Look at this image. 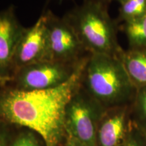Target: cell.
<instances>
[{"label":"cell","mask_w":146,"mask_h":146,"mask_svg":"<svg viewBox=\"0 0 146 146\" xmlns=\"http://www.w3.org/2000/svg\"><path fill=\"white\" fill-rule=\"evenodd\" d=\"M85 56L72 77L57 87L21 91L10 87L0 91V119L28 128L39 135L46 146H59L65 129V112L72 96L81 86Z\"/></svg>","instance_id":"cell-1"},{"label":"cell","mask_w":146,"mask_h":146,"mask_svg":"<svg viewBox=\"0 0 146 146\" xmlns=\"http://www.w3.org/2000/svg\"><path fill=\"white\" fill-rule=\"evenodd\" d=\"M81 87L106 109L132 105L138 90L120 58L104 54H89Z\"/></svg>","instance_id":"cell-2"},{"label":"cell","mask_w":146,"mask_h":146,"mask_svg":"<svg viewBox=\"0 0 146 146\" xmlns=\"http://www.w3.org/2000/svg\"><path fill=\"white\" fill-rule=\"evenodd\" d=\"M107 5L100 0H85L64 17L75 31L88 54L118 57L123 49L118 43L116 24L109 15Z\"/></svg>","instance_id":"cell-3"},{"label":"cell","mask_w":146,"mask_h":146,"mask_svg":"<svg viewBox=\"0 0 146 146\" xmlns=\"http://www.w3.org/2000/svg\"><path fill=\"white\" fill-rule=\"evenodd\" d=\"M106 110L81 86L65 112L66 133L86 146H97V132Z\"/></svg>","instance_id":"cell-4"},{"label":"cell","mask_w":146,"mask_h":146,"mask_svg":"<svg viewBox=\"0 0 146 146\" xmlns=\"http://www.w3.org/2000/svg\"><path fill=\"white\" fill-rule=\"evenodd\" d=\"M83 59L76 63L52 60L38 62L16 70L11 81L13 82L14 88L21 91L55 88L72 77Z\"/></svg>","instance_id":"cell-5"},{"label":"cell","mask_w":146,"mask_h":146,"mask_svg":"<svg viewBox=\"0 0 146 146\" xmlns=\"http://www.w3.org/2000/svg\"><path fill=\"white\" fill-rule=\"evenodd\" d=\"M43 13L48 40L49 60L76 63L89 54L64 17H58L50 10Z\"/></svg>","instance_id":"cell-6"},{"label":"cell","mask_w":146,"mask_h":146,"mask_svg":"<svg viewBox=\"0 0 146 146\" xmlns=\"http://www.w3.org/2000/svg\"><path fill=\"white\" fill-rule=\"evenodd\" d=\"M45 60H49V49L45 17L43 12L37 21L32 27L25 28L22 35L13 58V74L23 67Z\"/></svg>","instance_id":"cell-7"},{"label":"cell","mask_w":146,"mask_h":146,"mask_svg":"<svg viewBox=\"0 0 146 146\" xmlns=\"http://www.w3.org/2000/svg\"><path fill=\"white\" fill-rule=\"evenodd\" d=\"M25 29L13 6L0 11V74L7 82L12 79L14 53Z\"/></svg>","instance_id":"cell-8"},{"label":"cell","mask_w":146,"mask_h":146,"mask_svg":"<svg viewBox=\"0 0 146 146\" xmlns=\"http://www.w3.org/2000/svg\"><path fill=\"white\" fill-rule=\"evenodd\" d=\"M132 105L106 110L98 125L97 146H119L132 128Z\"/></svg>","instance_id":"cell-9"},{"label":"cell","mask_w":146,"mask_h":146,"mask_svg":"<svg viewBox=\"0 0 146 146\" xmlns=\"http://www.w3.org/2000/svg\"><path fill=\"white\" fill-rule=\"evenodd\" d=\"M118 58L137 88L146 87V50L123 49Z\"/></svg>","instance_id":"cell-10"},{"label":"cell","mask_w":146,"mask_h":146,"mask_svg":"<svg viewBox=\"0 0 146 146\" xmlns=\"http://www.w3.org/2000/svg\"><path fill=\"white\" fill-rule=\"evenodd\" d=\"M130 48L146 50V15L123 25Z\"/></svg>","instance_id":"cell-11"},{"label":"cell","mask_w":146,"mask_h":146,"mask_svg":"<svg viewBox=\"0 0 146 146\" xmlns=\"http://www.w3.org/2000/svg\"><path fill=\"white\" fill-rule=\"evenodd\" d=\"M146 15V0H128L120 4L118 19L123 23Z\"/></svg>","instance_id":"cell-12"},{"label":"cell","mask_w":146,"mask_h":146,"mask_svg":"<svg viewBox=\"0 0 146 146\" xmlns=\"http://www.w3.org/2000/svg\"><path fill=\"white\" fill-rule=\"evenodd\" d=\"M131 106L133 121L146 134V87L138 89Z\"/></svg>","instance_id":"cell-13"},{"label":"cell","mask_w":146,"mask_h":146,"mask_svg":"<svg viewBox=\"0 0 146 146\" xmlns=\"http://www.w3.org/2000/svg\"><path fill=\"white\" fill-rule=\"evenodd\" d=\"M119 146H146L145 133L136 125L134 121L127 137Z\"/></svg>","instance_id":"cell-14"},{"label":"cell","mask_w":146,"mask_h":146,"mask_svg":"<svg viewBox=\"0 0 146 146\" xmlns=\"http://www.w3.org/2000/svg\"><path fill=\"white\" fill-rule=\"evenodd\" d=\"M12 146H39V143L33 133L26 131L16 139Z\"/></svg>","instance_id":"cell-15"},{"label":"cell","mask_w":146,"mask_h":146,"mask_svg":"<svg viewBox=\"0 0 146 146\" xmlns=\"http://www.w3.org/2000/svg\"><path fill=\"white\" fill-rule=\"evenodd\" d=\"M65 146H86L84 144L81 143L80 141H78V140H76V139L72 137V136L68 135L67 137V140Z\"/></svg>","instance_id":"cell-16"},{"label":"cell","mask_w":146,"mask_h":146,"mask_svg":"<svg viewBox=\"0 0 146 146\" xmlns=\"http://www.w3.org/2000/svg\"><path fill=\"white\" fill-rule=\"evenodd\" d=\"M8 82H7L4 78H3V76L1 75V74H0V85H4L6 84Z\"/></svg>","instance_id":"cell-17"},{"label":"cell","mask_w":146,"mask_h":146,"mask_svg":"<svg viewBox=\"0 0 146 146\" xmlns=\"http://www.w3.org/2000/svg\"><path fill=\"white\" fill-rule=\"evenodd\" d=\"M111 1H118V2H119L120 4H122V3H125L127 1H128V0H109L110 2Z\"/></svg>","instance_id":"cell-18"},{"label":"cell","mask_w":146,"mask_h":146,"mask_svg":"<svg viewBox=\"0 0 146 146\" xmlns=\"http://www.w3.org/2000/svg\"><path fill=\"white\" fill-rule=\"evenodd\" d=\"M100 1H104V2H106V3H108L110 1H109V0H100Z\"/></svg>","instance_id":"cell-19"},{"label":"cell","mask_w":146,"mask_h":146,"mask_svg":"<svg viewBox=\"0 0 146 146\" xmlns=\"http://www.w3.org/2000/svg\"><path fill=\"white\" fill-rule=\"evenodd\" d=\"M0 146H2V143H1V140H0Z\"/></svg>","instance_id":"cell-20"},{"label":"cell","mask_w":146,"mask_h":146,"mask_svg":"<svg viewBox=\"0 0 146 146\" xmlns=\"http://www.w3.org/2000/svg\"><path fill=\"white\" fill-rule=\"evenodd\" d=\"M145 137H146V134H145Z\"/></svg>","instance_id":"cell-21"}]
</instances>
